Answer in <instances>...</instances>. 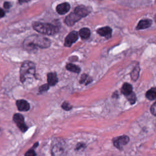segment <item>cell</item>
Returning <instances> with one entry per match:
<instances>
[{
	"label": "cell",
	"instance_id": "1",
	"mask_svg": "<svg viewBox=\"0 0 156 156\" xmlns=\"http://www.w3.org/2000/svg\"><path fill=\"white\" fill-rule=\"evenodd\" d=\"M51 44L50 40L44 37L33 35L26 38L23 42L24 48L29 51H32L37 48H47Z\"/></svg>",
	"mask_w": 156,
	"mask_h": 156
},
{
	"label": "cell",
	"instance_id": "2",
	"mask_svg": "<svg viewBox=\"0 0 156 156\" xmlns=\"http://www.w3.org/2000/svg\"><path fill=\"white\" fill-rule=\"evenodd\" d=\"M90 11L91 10L89 7L85 5L77 6L75 8L74 12H71L66 17L65 23L66 25L71 26L79 20H80L82 18L88 15L90 13Z\"/></svg>",
	"mask_w": 156,
	"mask_h": 156
},
{
	"label": "cell",
	"instance_id": "3",
	"mask_svg": "<svg viewBox=\"0 0 156 156\" xmlns=\"http://www.w3.org/2000/svg\"><path fill=\"white\" fill-rule=\"evenodd\" d=\"M20 80L24 82L26 79L32 78L35 73V64L30 61L24 62L20 68Z\"/></svg>",
	"mask_w": 156,
	"mask_h": 156
},
{
	"label": "cell",
	"instance_id": "4",
	"mask_svg": "<svg viewBox=\"0 0 156 156\" xmlns=\"http://www.w3.org/2000/svg\"><path fill=\"white\" fill-rule=\"evenodd\" d=\"M33 28L39 33L45 35H54L58 32V27L49 23L35 22L32 24Z\"/></svg>",
	"mask_w": 156,
	"mask_h": 156
},
{
	"label": "cell",
	"instance_id": "5",
	"mask_svg": "<svg viewBox=\"0 0 156 156\" xmlns=\"http://www.w3.org/2000/svg\"><path fill=\"white\" fill-rule=\"evenodd\" d=\"M68 148L63 141L58 140L52 145L51 153L52 156H66Z\"/></svg>",
	"mask_w": 156,
	"mask_h": 156
},
{
	"label": "cell",
	"instance_id": "6",
	"mask_svg": "<svg viewBox=\"0 0 156 156\" xmlns=\"http://www.w3.org/2000/svg\"><path fill=\"white\" fill-rule=\"evenodd\" d=\"M129 141V138L126 135L119 136L115 138L113 140L114 146L116 148L119 149V150L122 149V146H124L126 144H127Z\"/></svg>",
	"mask_w": 156,
	"mask_h": 156
},
{
	"label": "cell",
	"instance_id": "7",
	"mask_svg": "<svg viewBox=\"0 0 156 156\" xmlns=\"http://www.w3.org/2000/svg\"><path fill=\"white\" fill-rule=\"evenodd\" d=\"M13 121L19 127V129L23 132L27 130V126L26 125L24 120V117L20 113H16L13 116Z\"/></svg>",
	"mask_w": 156,
	"mask_h": 156
},
{
	"label": "cell",
	"instance_id": "8",
	"mask_svg": "<svg viewBox=\"0 0 156 156\" xmlns=\"http://www.w3.org/2000/svg\"><path fill=\"white\" fill-rule=\"evenodd\" d=\"M78 39V34L76 31L71 32L66 37L65 40V46L66 47H70L74 43H75Z\"/></svg>",
	"mask_w": 156,
	"mask_h": 156
},
{
	"label": "cell",
	"instance_id": "9",
	"mask_svg": "<svg viewBox=\"0 0 156 156\" xmlns=\"http://www.w3.org/2000/svg\"><path fill=\"white\" fill-rule=\"evenodd\" d=\"M16 104L18 109L21 112H26L30 108L29 104L26 101L23 99L18 100L16 102Z\"/></svg>",
	"mask_w": 156,
	"mask_h": 156
},
{
	"label": "cell",
	"instance_id": "10",
	"mask_svg": "<svg viewBox=\"0 0 156 156\" xmlns=\"http://www.w3.org/2000/svg\"><path fill=\"white\" fill-rule=\"evenodd\" d=\"M70 9V5L67 2H63L58 5L56 7V10L58 13L63 15L66 13Z\"/></svg>",
	"mask_w": 156,
	"mask_h": 156
},
{
	"label": "cell",
	"instance_id": "11",
	"mask_svg": "<svg viewBox=\"0 0 156 156\" xmlns=\"http://www.w3.org/2000/svg\"><path fill=\"white\" fill-rule=\"evenodd\" d=\"M96 32L100 35L108 38H110V37L112 35V29L110 27H109L108 26H106V27H101V28L98 29Z\"/></svg>",
	"mask_w": 156,
	"mask_h": 156
},
{
	"label": "cell",
	"instance_id": "12",
	"mask_svg": "<svg viewBox=\"0 0 156 156\" xmlns=\"http://www.w3.org/2000/svg\"><path fill=\"white\" fill-rule=\"evenodd\" d=\"M152 24V20H149V19H144L140 21L138 23L137 26H136V29L140 30V29H144L148 28L150 27Z\"/></svg>",
	"mask_w": 156,
	"mask_h": 156
},
{
	"label": "cell",
	"instance_id": "13",
	"mask_svg": "<svg viewBox=\"0 0 156 156\" xmlns=\"http://www.w3.org/2000/svg\"><path fill=\"white\" fill-rule=\"evenodd\" d=\"M47 80H48V84L49 85H50V86L55 85L58 82V79H57L55 73H48V77H47Z\"/></svg>",
	"mask_w": 156,
	"mask_h": 156
},
{
	"label": "cell",
	"instance_id": "14",
	"mask_svg": "<svg viewBox=\"0 0 156 156\" xmlns=\"http://www.w3.org/2000/svg\"><path fill=\"white\" fill-rule=\"evenodd\" d=\"M121 92L125 96L128 95L132 92V87L130 83H125L123 84L121 88Z\"/></svg>",
	"mask_w": 156,
	"mask_h": 156
},
{
	"label": "cell",
	"instance_id": "15",
	"mask_svg": "<svg viewBox=\"0 0 156 156\" xmlns=\"http://www.w3.org/2000/svg\"><path fill=\"white\" fill-rule=\"evenodd\" d=\"M79 34L80 35V37L83 38V39H87L88 38H89L90 35V30L88 28H82L79 30Z\"/></svg>",
	"mask_w": 156,
	"mask_h": 156
},
{
	"label": "cell",
	"instance_id": "16",
	"mask_svg": "<svg viewBox=\"0 0 156 156\" xmlns=\"http://www.w3.org/2000/svg\"><path fill=\"white\" fill-rule=\"evenodd\" d=\"M146 98L149 100H154L155 99L156 97V90L155 88H152L151 89L149 90L146 93Z\"/></svg>",
	"mask_w": 156,
	"mask_h": 156
},
{
	"label": "cell",
	"instance_id": "17",
	"mask_svg": "<svg viewBox=\"0 0 156 156\" xmlns=\"http://www.w3.org/2000/svg\"><path fill=\"white\" fill-rule=\"evenodd\" d=\"M66 68L68 70H69L71 72H73V73H79L80 71V68L79 66H77L73 63L67 64L66 66Z\"/></svg>",
	"mask_w": 156,
	"mask_h": 156
},
{
	"label": "cell",
	"instance_id": "18",
	"mask_svg": "<svg viewBox=\"0 0 156 156\" xmlns=\"http://www.w3.org/2000/svg\"><path fill=\"white\" fill-rule=\"evenodd\" d=\"M139 72H140V68L139 67L137 66H136L132 71V72L131 73V78L133 80H136L139 76Z\"/></svg>",
	"mask_w": 156,
	"mask_h": 156
},
{
	"label": "cell",
	"instance_id": "19",
	"mask_svg": "<svg viewBox=\"0 0 156 156\" xmlns=\"http://www.w3.org/2000/svg\"><path fill=\"white\" fill-rule=\"evenodd\" d=\"M126 96L127 99H128V101L130 102V104H134L135 102V101H136V96H135V94L134 93L132 92V93H130V94H129L128 95H127Z\"/></svg>",
	"mask_w": 156,
	"mask_h": 156
},
{
	"label": "cell",
	"instance_id": "20",
	"mask_svg": "<svg viewBox=\"0 0 156 156\" xmlns=\"http://www.w3.org/2000/svg\"><path fill=\"white\" fill-rule=\"evenodd\" d=\"M62 107L65 110H69L72 108V105L68 102H64L62 105Z\"/></svg>",
	"mask_w": 156,
	"mask_h": 156
},
{
	"label": "cell",
	"instance_id": "21",
	"mask_svg": "<svg viewBox=\"0 0 156 156\" xmlns=\"http://www.w3.org/2000/svg\"><path fill=\"white\" fill-rule=\"evenodd\" d=\"M35 155H36V153L34 150L33 147L32 149H30L29 151H27L25 154V156H35Z\"/></svg>",
	"mask_w": 156,
	"mask_h": 156
},
{
	"label": "cell",
	"instance_id": "22",
	"mask_svg": "<svg viewBox=\"0 0 156 156\" xmlns=\"http://www.w3.org/2000/svg\"><path fill=\"white\" fill-rule=\"evenodd\" d=\"M49 85L48 84H44V85H41L40 88H39V91L40 92H42V91H47L48 89H49Z\"/></svg>",
	"mask_w": 156,
	"mask_h": 156
},
{
	"label": "cell",
	"instance_id": "23",
	"mask_svg": "<svg viewBox=\"0 0 156 156\" xmlns=\"http://www.w3.org/2000/svg\"><path fill=\"white\" fill-rule=\"evenodd\" d=\"M87 76L86 75V74H82V77H81V78H80V82L81 83H84L85 81H87V82H86V84H87V83H88V79H87Z\"/></svg>",
	"mask_w": 156,
	"mask_h": 156
},
{
	"label": "cell",
	"instance_id": "24",
	"mask_svg": "<svg viewBox=\"0 0 156 156\" xmlns=\"http://www.w3.org/2000/svg\"><path fill=\"white\" fill-rule=\"evenodd\" d=\"M155 104H156V103L154 102V103L152 104V105L151 107V113H152V115H154V116L156 115V114H155V108H156V107H155Z\"/></svg>",
	"mask_w": 156,
	"mask_h": 156
},
{
	"label": "cell",
	"instance_id": "25",
	"mask_svg": "<svg viewBox=\"0 0 156 156\" xmlns=\"http://www.w3.org/2000/svg\"><path fill=\"white\" fill-rule=\"evenodd\" d=\"M11 6V4L9 2H5V3L4 4V7L5 8V9H9Z\"/></svg>",
	"mask_w": 156,
	"mask_h": 156
},
{
	"label": "cell",
	"instance_id": "26",
	"mask_svg": "<svg viewBox=\"0 0 156 156\" xmlns=\"http://www.w3.org/2000/svg\"><path fill=\"white\" fill-rule=\"evenodd\" d=\"M4 15H5V12H4V11L2 10V9L0 8V18H2Z\"/></svg>",
	"mask_w": 156,
	"mask_h": 156
},
{
	"label": "cell",
	"instance_id": "27",
	"mask_svg": "<svg viewBox=\"0 0 156 156\" xmlns=\"http://www.w3.org/2000/svg\"><path fill=\"white\" fill-rule=\"evenodd\" d=\"M83 146H85L83 144H82V143H79L77 144V147H76V149H79L80 148H83Z\"/></svg>",
	"mask_w": 156,
	"mask_h": 156
},
{
	"label": "cell",
	"instance_id": "28",
	"mask_svg": "<svg viewBox=\"0 0 156 156\" xmlns=\"http://www.w3.org/2000/svg\"><path fill=\"white\" fill-rule=\"evenodd\" d=\"M29 0H19V2L20 3H23V2H27Z\"/></svg>",
	"mask_w": 156,
	"mask_h": 156
}]
</instances>
